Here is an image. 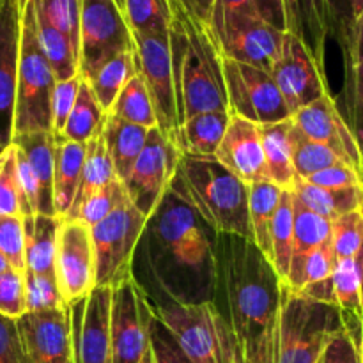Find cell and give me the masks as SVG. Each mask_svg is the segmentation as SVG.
I'll return each instance as SVG.
<instances>
[{
    "mask_svg": "<svg viewBox=\"0 0 363 363\" xmlns=\"http://www.w3.org/2000/svg\"><path fill=\"white\" fill-rule=\"evenodd\" d=\"M21 45V2L4 0L0 6V149L13 144L18 67Z\"/></svg>",
    "mask_w": 363,
    "mask_h": 363,
    "instance_id": "d6986e66",
    "label": "cell"
},
{
    "mask_svg": "<svg viewBox=\"0 0 363 363\" xmlns=\"http://www.w3.org/2000/svg\"><path fill=\"white\" fill-rule=\"evenodd\" d=\"M149 133H151V130H147V128L128 123V121L121 119L113 113H108V117H106L103 137H105L106 149H108V155L112 158L117 177L123 183L128 179L135 162L147 145Z\"/></svg>",
    "mask_w": 363,
    "mask_h": 363,
    "instance_id": "83f0119b",
    "label": "cell"
},
{
    "mask_svg": "<svg viewBox=\"0 0 363 363\" xmlns=\"http://www.w3.org/2000/svg\"><path fill=\"white\" fill-rule=\"evenodd\" d=\"M181 7L201 25L211 30L213 11H215V0H176ZM213 32V30H211Z\"/></svg>",
    "mask_w": 363,
    "mask_h": 363,
    "instance_id": "6f0895ef",
    "label": "cell"
},
{
    "mask_svg": "<svg viewBox=\"0 0 363 363\" xmlns=\"http://www.w3.org/2000/svg\"><path fill=\"white\" fill-rule=\"evenodd\" d=\"M128 199L126 188H124L123 181H113L108 186H105L103 190L96 191L92 197H89L84 204L80 206L77 213L69 218L73 220H82L84 223H87L89 227L98 225L99 222L108 218L113 211H116L119 206H123V202Z\"/></svg>",
    "mask_w": 363,
    "mask_h": 363,
    "instance_id": "b9f144b4",
    "label": "cell"
},
{
    "mask_svg": "<svg viewBox=\"0 0 363 363\" xmlns=\"http://www.w3.org/2000/svg\"><path fill=\"white\" fill-rule=\"evenodd\" d=\"M0 314L14 321L27 314L25 273L20 269L11 268L0 273Z\"/></svg>",
    "mask_w": 363,
    "mask_h": 363,
    "instance_id": "bcb514c9",
    "label": "cell"
},
{
    "mask_svg": "<svg viewBox=\"0 0 363 363\" xmlns=\"http://www.w3.org/2000/svg\"><path fill=\"white\" fill-rule=\"evenodd\" d=\"M269 73L279 85L293 116L323 96L330 94L323 69L307 46L291 32H286L284 35L282 52Z\"/></svg>",
    "mask_w": 363,
    "mask_h": 363,
    "instance_id": "9a60e30c",
    "label": "cell"
},
{
    "mask_svg": "<svg viewBox=\"0 0 363 363\" xmlns=\"http://www.w3.org/2000/svg\"><path fill=\"white\" fill-rule=\"evenodd\" d=\"M152 273L170 300L208 303L216 296V233L169 190L147 222Z\"/></svg>",
    "mask_w": 363,
    "mask_h": 363,
    "instance_id": "7a4b0ae2",
    "label": "cell"
},
{
    "mask_svg": "<svg viewBox=\"0 0 363 363\" xmlns=\"http://www.w3.org/2000/svg\"><path fill=\"white\" fill-rule=\"evenodd\" d=\"M294 255V199L293 191H284L272 225V261L280 280H286Z\"/></svg>",
    "mask_w": 363,
    "mask_h": 363,
    "instance_id": "d590c367",
    "label": "cell"
},
{
    "mask_svg": "<svg viewBox=\"0 0 363 363\" xmlns=\"http://www.w3.org/2000/svg\"><path fill=\"white\" fill-rule=\"evenodd\" d=\"M0 254L14 269L25 273V225L23 216L0 215Z\"/></svg>",
    "mask_w": 363,
    "mask_h": 363,
    "instance_id": "7dc6e473",
    "label": "cell"
},
{
    "mask_svg": "<svg viewBox=\"0 0 363 363\" xmlns=\"http://www.w3.org/2000/svg\"><path fill=\"white\" fill-rule=\"evenodd\" d=\"M2 2H4V0H0V6H2Z\"/></svg>",
    "mask_w": 363,
    "mask_h": 363,
    "instance_id": "03108f58",
    "label": "cell"
},
{
    "mask_svg": "<svg viewBox=\"0 0 363 363\" xmlns=\"http://www.w3.org/2000/svg\"><path fill=\"white\" fill-rule=\"evenodd\" d=\"M151 301L152 315L172 333L191 363H243L233 326L215 301L181 303Z\"/></svg>",
    "mask_w": 363,
    "mask_h": 363,
    "instance_id": "5b68a950",
    "label": "cell"
},
{
    "mask_svg": "<svg viewBox=\"0 0 363 363\" xmlns=\"http://www.w3.org/2000/svg\"><path fill=\"white\" fill-rule=\"evenodd\" d=\"M351 7V20H357L363 11V0H350Z\"/></svg>",
    "mask_w": 363,
    "mask_h": 363,
    "instance_id": "91938a15",
    "label": "cell"
},
{
    "mask_svg": "<svg viewBox=\"0 0 363 363\" xmlns=\"http://www.w3.org/2000/svg\"><path fill=\"white\" fill-rule=\"evenodd\" d=\"M215 158L248 186L268 181L261 124L254 121L238 116L230 117L229 128Z\"/></svg>",
    "mask_w": 363,
    "mask_h": 363,
    "instance_id": "44dd1931",
    "label": "cell"
},
{
    "mask_svg": "<svg viewBox=\"0 0 363 363\" xmlns=\"http://www.w3.org/2000/svg\"><path fill=\"white\" fill-rule=\"evenodd\" d=\"M284 35L286 32L272 27L259 16L234 18L215 30L222 57L266 71H272L280 57Z\"/></svg>",
    "mask_w": 363,
    "mask_h": 363,
    "instance_id": "2e32d148",
    "label": "cell"
},
{
    "mask_svg": "<svg viewBox=\"0 0 363 363\" xmlns=\"http://www.w3.org/2000/svg\"><path fill=\"white\" fill-rule=\"evenodd\" d=\"M183 152L158 128L151 130L149 140L142 155L135 162L124 188L135 208L147 216L155 215L158 206L169 194L176 177Z\"/></svg>",
    "mask_w": 363,
    "mask_h": 363,
    "instance_id": "7c38bea8",
    "label": "cell"
},
{
    "mask_svg": "<svg viewBox=\"0 0 363 363\" xmlns=\"http://www.w3.org/2000/svg\"><path fill=\"white\" fill-rule=\"evenodd\" d=\"M284 191L269 181L250 184L248 190L252 241L268 259L272 257V225Z\"/></svg>",
    "mask_w": 363,
    "mask_h": 363,
    "instance_id": "4dcf8cb0",
    "label": "cell"
},
{
    "mask_svg": "<svg viewBox=\"0 0 363 363\" xmlns=\"http://www.w3.org/2000/svg\"><path fill=\"white\" fill-rule=\"evenodd\" d=\"M0 152H2V149H0Z\"/></svg>",
    "mask_w": 363,
    "mask_h": 363,
    "instance_id": "003e7915",
    "label": "cell"
},
{
    "mask_svg": "<svg viewBox=\"0 0 363 363\" xmlns=\"http://www.w3.org/2000/svg\"><path fill=\"white\" fill-rule=\"evenodd\" d=\"M362 363H363V335H362Z\"/></svg>",
    "mask_w": 363,
    "mask_h": 363,
    "instance_id": "e7e4bbea",
    "label": "cell"
},
{
    "mask_svg": "<svg viewBox=\"0 0 363 363\" xmlns=\"http://www.w3.org/2000/svg\"><path fill=\"white\" fill-rule=\"evenodd\" d=\"M170 45L181 124L199 113L229 110L218 41L209 28L188 16L176 0H170Z\"/></svg>",
    "mask_w": 363,
    "mask_h": 363,
    "instance_id": "3957f363",
    "label": "cell"
},
{
    "mask_svg": "<svg viewBox=\"0 0 363 363\" xmlns=\"http://www.w3.org/2000/svg\"><path fill=\"white\" fill-rule=\"evenodd\" d=\"M25 296H27V312H45L69 307L60 293L55 275L25 272Z\"/></svg>",
    "mask_w": 363,
    "mask_h": 363,
    "instance_id": "ee69618b",
    "label": "cell"
},
{
    "mask_svg": "<svg viewBox=\"0 0 363 363\" xmlns=\"http://www.w3.org/2000/svg\"><path fill=\"white\" fill-rule=\"evenodd\" d=\"M363 60V11L357 20H353L351 30V64Z\"/></svg>",
    "mask_w": 363,
    "mask_h": 363,
    "instance_id": "680465c9",
    "label": "cell"
},
{
    "mask_svg": "<svg viewBox=\"0 0 363 363\" xmlns=\"http://www.w3.org/2000/svg\"><path fill=\"white\" fill-rule=\"evenodd\" d=\"M291 145H293V163L294 170H296L298 179H307V177L314 176V174L321 172V170L330 169V167L342 165V160L337 156L333 149L328 145L315 142L308 138L300 128L294 124L291 126ZM347 165V163H346Z\"/></svg>",
    "mask_w": 363,
    "mask_h": 363,
    "instance_id": "74e56055",
    "label": "cell"
},
{
    "mask_svg": "<svg viewBox=\"0 0 363 363\" xmlns=\"http://www.w3.org/2000/svg\"><path fill=\"white\" fill-rule=\"evenodd\" d=\"M16 323L27 363H77L71 307L27 312Z\"/></svg>",
    "mask_w": 363,
    "mask_h": 363,
    "instance_id": "e0dca14e",
    "label": "cell"
},
{
    "mask_svg": "<svg viewBox=\"0 0 363 363\" xmlns=\"http://www.w3.org/2000/svg\"><path fill=\"white\" fill-rule=\"evenodd\" d=\"M362 335H354L347 328L333 335L321 363H362Z\"/></svg>",
    "mask_w": 363,
    "mask_h": 363,
    "instance_id": "f907efd6",
    "label": "cell"
},
{
    "mask_svg": "<svg viewBox=\"0 0 363 363\" xmlns=\"http://www.w3.org/2000/svg\"><path fill=\"white\" fill-rule=\"evenodd\" d=\"M137 73V55H135V52H126L110 59L92 77L87 78L96 99H98L105 112L110 113L113 103L119 98L121 91L126 87L128 82Z\"/></svg>",
    "mask_w": 363,
    "mask_h": 363,
    "instance_id": "836d02e7",
    "label": "cell"
},
{
    "mask_svg": "<svg viewBox=\"0 0 363 363\" xmlns=\"http://www.w3.org/2000/svg\"><path fill=\"white\" fill-rule=\"evenodd\" d=\"M303 181H307L308 184H314V186L326 188V190H342V188L363 186V174L358 172L353 167L342 163V165L321 170V172L314 174V176L307 177Z\"/></svg>",
    "mask_w": 363,
    "mask_h": 363,
    "instance_id": "816d5d0a",
    "label": "cell"
},
{
    "mask_svg": "<svg viewBox=\"0 0 363 363\" xmlns=\"http://www.w3.org/2000/svg\"><path fill=\"white\" fill-rule=\"evenodd\" d=\"M151 354L152 363H191L172 333L155 315L151 323Z\"/></svg>",
    "mask_w": 363,
    "mask_h": 363,
    "instance_id": "681fc988",
    "label": "cell"
},
{
    "mask_svg": "<svg viewBox=\"0 0 363 363\" xmlns=\"http://www.w3.org/2000/svg\"><path fill=\"white\" fill-rule=\"evenodd\" d=\"M259 18L279 30L287 32L286 0H252Z\"/></svg>",
    "mask_w": 363,
    "mask_h": 363,
    "instance_id": "11a10c76",
    "label": "cell"
},
{
    "mask_svg": "<svg viewBox=\"0 0 363 363\" xmlns=\"http://www.w3.org/2000/svg\"><path fill=\"white\" fill-rule=\"evenodd\" d=\"M286 14L287 32L307 46L323 69L326 39L333 28L332 0H286Z\"/></svg>",
    "mask_w": 363,
    "mask_h": 363,
    "instance_id": "603a6c76",
    "label": "cell"
},
{
    "mask_svg": "<svg viewBox=\"0 0 363 363\" xmlns=\"http://www.w3.org/2000/svg\"><path fill=\"white\" fill-rule=\"evenodd\" d=\"M35 11V30H38L39 45L55 73L57 82L69 80L80 74V57L77 50L71 45L69 39L62 34L57 27H53L45 14L39 11L38 4L34 0Z\"/></svg>",
    "mask_w": 363,
    "mask_h": 363,
    "instance_id": "1f68e13d",
    "label": "cell"
},
{
    "mask_svg": "<svg viewBox=\"0 0 363 363\" xmlns=\"http://www.w3.org/2000/svg\"><path fill=\"white\" fill-rule=\"evenodd\" d=\"M135 52L133 30L113 0H82L80 74L87 80L105 62Z\"/></svg>",
    "mask_w": 363,
    "mask_h": 363,
    "instance_id": "30bf717a",
    "label": "cell"
},
{
    "mask_svg": "<svg viewBox=\"0 0 363 363\" xmlns=\"http://www.w3.org/2000/svg\"><path fill=\"white\" fill-rule=\"evenodd\" d=\"M332 250L335 261L354 259L363 250V209L340 216L333 222Z\"/></svg>",
    "mask_w": 363,
    "mask_h": 363,
    "instance_id": "f6af8a7d",
    "label": "cell"
},
{
    "mask_svg": "<svg viewBox=\"0 0 363 363\" xmlns=\"http://www.w3.org/2000/svg\"><path fill=\"white\" fill-rule=\"evenodd\" d=\"M353 69V105H354V126L353 131L357 135L360 147L363 151V60L351 64Z\"/></svg>",
    "mask_w": 363,
    "mask_h": 363,
    "instance_id": "9f6ffc18",
    "label": "cell"
},
{
    "mask_svg": "<svg viewBox=\"0 0 363 363\" xmlns=\"http://www.w3.org/2000/svg\"><path fill=\"white\" fill-rule=\"evenodd\" d=\"M46 20L71 41L80 57L82 0H35Z\"/></svg>",
    "mask_w": 363,
    "mask_h": 363,
    "instance_id": "60d3db41",
    "label": "cell"
},
{
    "mask_svg": "<svg viewBox=\"0 0 363 363\" xmlns=\"http://www.w3.org/2000/svg\"><path fill=\"white\" fill-rule=\"evenodd\" d=\"M60 223L62 218L59 216H25V272L55 275Z\"/></svg>",
    "mask_w": 363,
    "mask_h": 363,
    "instance_id": "484cf974",
    "label": "cell"
},
{
    "mask_svg": "<svg viewBox=\"0 0 363 363\" xmlns=\"http://www.w3.org/2000/svg\"><path fill=\"white\" fill-rule=\"evenodd\" d=\"M0 363H27L18 323L2 314H0Z\"/></svg>",
    "mask_w": 363,
    "mask_h": 363,
    "instance_id": "f5cc1de1",
    "label": "cell"
},
{
    "mask_svg": "<svg viewBox=\"0 0 363 363\" xmlns=\"http://www.w3.org/2000/svg\"><path fill=\"white\" fill-rule=\"evenodd\" d=\"M293 194L301 204L332 222L339 220L340 216L363 209V186L326 190V188L314 186L307 181L298 179Z\"/></svg>",
    "mask_w": 363,
    "mask_h": 363,
    "instance_id": "f546056e",
    "label": "cell"
},
{
    "mask_svg": "<svg viewBox=\"0 0 363 363\" xmlns=\"http://www.w3.org/2000/svg\"><path fill=\"white\" fill-rule=\"evenodd\" d=\"M216 298L243 363H277L284 282L252 240L216 234Z\"/></svg>",
    "mask_w": 363,
    "mask_h": 363,
    "instance_id": "6da1fadb",
    "label": "cell"
},
{
    "mask_svg": "<svg viewBox=\"0 0 363 363\" xmlns=\"http://www.w3.org/2000/svg\"><path fill=\"white\" fill-rule=\"evenodd\" d=\"M335 262L332 245H325L305 254H294L284 286L294 296L335 305L332 284Z\"/></svg>",
    "mask_w": 363,
    "mask_h": 363,
    "instance_id": "7402d4cb",
    "label": "cell"
},
{
    "mask_svg": "<svg viewBox=\"0 0 363 363\" xmlns=\"http://www.w3.org/2000/svg\"><path fill=\"white\" fill-rule=\"evenodd\" d=\"M223 82L233 116L257 124L293 119V112L269 71L223 57Z\"/></svg>",
    "mask_w": 363,
    "mask_h": 363,
    "instance_id": "8fae6325",
    "label": "cell"
},
{
    "mask_svg": "<svg viewBox=\"0 0 363 363\" xmlns=\"http://www.w3.org/2000/svg\"><path fill=\"white\" fill-rule=\"evenodd\" d=\"M110 113L121 117L137 126L155 130L158 128V117H156L155 105H152L151 94L142 78L140 71L126 84V87L121 91L119 98L113 103Z\"/></svg>",
    "mask_w": 363,
    "mask_h": 363,
    "instance_id": "8d00e7d4",
    "label": "cell"
},
{
    "mask_svg": "<svg viewBox=\"0 0 363 363\" xmlns=\"http://www.w3.org/2000/svg\"><path fill=\"white\" fill-rule=\"evenodd\" d=\"M152 311L149 294L135 277L113 287V363H140L151 351Z\"/></svg>",
    "mask_w": 363,
    "mask_h": 363,
    "instance_id": "4fadbf2b",
    "label": "cell"
},
{
    "mask_svg": "<svg viewBox=\"0 0 363 363\" xmlns=\"http://www.w3.org/2000/svg\"><path fill=\"white\" fill-rule=\"evenodd\" d=\"M84 77L69 78V80L57 82L55 89L52 94V133L55 137H60L66 128L67 119H69L71 112L77 103L78 92H80V85Z\"/></svg>",
    "mask_w": 363,
    "mask_h": 363,
    "instance_id": "c3c4849f",
    "label": "cell"
},
{
    "mask_svg": "<svg viewBox=\"0 0 363 363\" xmlns=\"http://www.w3.org/2000/svg\"><path fill=\"white\" fill-rule=\"evenodd\" d=\"M291 126H293V119L282 121V123L261 124L268 181L286 191H293L298 183L293 163V145H291L289 137Z\"/></svg>",
    "mask_w": 363,
    "mask_h": 363,
    "instance_id": "f1b7e54d",
    "label": "cell"
},
{
    "mask_svg": "<svg viewBox=\"0 0 363 363\" xmlns=\"http://www.w3.org/2000/svg\"><path fill=\"white\" fill-rule=\"evenodd\" d=\"M112 305V287L96 286L85 300L78 301L80 315L77 318L71 311L77 363H113Z\"/></svg>",
    "mask_w": 363,
    "mask_h": 363,
    "instance_id": "ac0fdd59",
    "label": "cell"
},
{
    "mask_svg": "<svg viewBox=\"0 0 363 363\" xmlns=\"http://www.w3.org/2000/svg\"><path fill=\"white\" fill-rule=\"evenodd\" d=\"M55 179H53V202L55 215L66 218L80 186L82 170H84L87 144L55 137Z\"/></svg>",
    "mask_w": 363,
    "mask_h": 363,
    "instance_id": "d4e9b609",
    "label": "cell"
},
{
    "mask_svg": "<svg viewBox=\"0 0 363 363\" xmlns=\"http://www.w3.org/2000/svg\"><path fill=\"white\" fill-rule=\"evenodd\" d=\"M147 222V216L142 215L128 197L108 218L91 227L96 286L113 289L133 277L135 252L144 238Z\"/></svg>",
    "mask_w": 363,
    "mask_h": 363,
    "instance_id": "ba28073f",
    "label": "cell"
},
{
    "mask_svg": "<svg viewBox=\"0 0 363 363\" xmlns=\"http://www.w3.org/2000/svg\"><path fill=\"white\" fill-rule=\"evenodd\" d=\"M346 330L337 305L294 296L284 286L277 363H321L333 335Z\"/></svg>",
    "mask_w": 363,
    "mask_h": 363,
    "instance_id": "52a82bcc",
    "label": "cell"
},
{
    "mask_svg": "<svg viewBox=\"0 0 363 363\" xmlns=\"http://www.w3.org/2000/svg\"><path fill=\"white\" fill-rule=\"evenodd\" d=\"M140 363H152V354H151V351H149V353H147V357H145L144 360H142Z\"/></svg>",
    "mask_w": 363,
    "mask_h": 363,
    "instance_id": "6125c7cd",
    "label": "cell"
},
{
    "mask_svg": "<svg viewBox=\"0 0 363 363\" xmlns=\"http://www.w3.org/2000/svg\"><path fill=\"white\" fill-rule=\"evenodd\" d=\"M11 268H13V266L9 264V261H7V259L0 254V273L7 272V269H11Z\"/></svg>",
    "mask_w": 363,
    "mask_h": 363,
    "instance_id": "94428289",
    "label": "cell"
},
{
    "mask_svg": "<svg viewBox=\"0 0 363 363\" xmlns=\"http://www.w3.org/2000/svg\"><path fill=\"white\" fill-rule=\"evenodd\" d=\"M21 2V45L18 67L14 137L52 131V94L57 78L39 45L34 0Z\"/></svg>",
    "mask_w": 363,
    "mask_h": 363,
    "instance_id": "8992f818",
    "label": "cell"
},
{
    "mask_svg": "<svg viewBox=\"0 0 363 363\" xmlns=\"http://www.w3.org/2000/svg\"><path fill=\"white\" fill-rule=\"evenodd\" d=\"M294 254L315 250L332 245L333 222L318 215L294 197Z\"/></svg>",
    "mask_w": 363,
    "mask_h": 363,
    "instance_id": "f35d334b",
    "label": "cell"
},
{
    "mask_svg": "<svg viewBox=\"0 0 363 363\" xmlns=\"http://www.w3.org/2000/svg\"><path fill=\"white\" fill-rule=\"evenodd\" d=\"M117 179L119 177H117L116 169H113L112 158H110L108 149H106L105 137L101 133L96 138H92L91 142H87V155H85L84 170H82L80 186H78V194L73 202V208H71L69 215L66 218L73 216L80 209V206L89 197H92L96 191L103 190V188L108 186L110 183Z\"/></svg>",
    "mask_w": 363,
    "mask_h": 363,
    "instance_id": "d6a6232c",
    "label": "cell"
},
{
    "mask_svg": "<svg viewBox=\"0 0 363 363\" xmlns=\"http://www.w3.org/2000/svg\"><path fill=\"white\" fill-rule=\"evenodd\" d=\"M233 113L229 110L206 112L184 121L177 135V147L183 155L215 158Z\"/></svg>",
    "mask_w": 363,
    "mask_h": 363,
    "instance_id": "4316f807",
    "label": "cell"
},
{
    "mask_svg": "<svg viewBox=\"0 0 363 363\" xmlns=\"http://www.w3.org/2000/svg\"><path fill=\"white\" fill-rule=\"evenodd\" d=\"M27 156L32 170L39 183V213L38 215H55L53 202V179H55V135L52 131H35V133L16 135L13 138Z\"/></svg>",
    "mask_w": 363,
    "mask_h": 363,
    "instance_id": "cb8c5ba5",
    "label": "cell"
},
{
    "mask_svg": "<svg viewBox=\"0 0 363 363\" xmlns=\"http://www.w3.org/2000/svg\"><path fill=\"white\" fill-rule=\"evenodd\" d=\"M113 2H116L117 6H119V9L124 13V0H113Z\"/></svg>",
    "mask_w": 363,
    "mask_h": 363,
    "instance_id": "be15d7a7",
    "label": "cell"
},
{
    "mask_svg": "<svg viewBox=\"0 0 363 363\" xmlns=\"http://www.w3.org/2000/svg\"><path fill=\"white\" fill-rule=\"evenodd\" d=\"M138 71L151 94L158 130L177 145L181 128L179 99L174 78L172 45L169 32H133Z\"/></svg>",
    "mask_w": 363,
    "mask_h": 363,
    "instance_id": "9c48e42d",
    "label": "cell"
},
{
    "mask_svg": "<svg viewBox=\"0 0 363 363\" xmlns=\"http://www.w3.org/2000/svg\"><path fill=\"white\" fill-rule=\"evenodd\" d=\"M170 190L190 204L216 234L252 240L248 186L216 158L183 155Z\"/></svg>",
    "mask_w": 363,
    "mask_h": 363,
    "instance_id": "277c9868",
    "label": "cell"
},
{
    "mask_svg": "<svg viewBox=\"0 0 363 363\" xmlns=\"http://www.w3.org/2000/svg\"><path fill=\"white\" fill-rule=\"evenodd\" d=\"M55 277L67 305L85 300L96 287V261L91 227L62 218L55 257Z\"/></svg>",
    "mask_w": 363,
    "mask_h": 363,
    "instance_id": "5bb4252c",
    "label": "cell"
},
{
    "mask_svg": "<svg viewBox=\"0 0 363 363\" xmlns=\"http://www.w3.org/2000/svg\"><path fill=\"white\" fill-rule=\"evenodd\" d=\"M243 16H259L252 0H215V11H213L211 23L213 35H215V30L220 25L234 20V18Z\"/></svg>",
    "mask_w": 363,
    "mask_h": 363,
    "instance_id": "db71d44e",
    "label": "cell"
},
{
    "mask_svg": "<svg viewBox=\"0 0 363 363\" xmlns=\"http://www.w3.org/2000/svg\"><path fill=\"white\" fill-rule=\"evenodd\" d=\"M106 117H108V112L103 110V106L99 105L94 92H92L91 85L84 78L80 85V92H78L77 103H74V108L71 112L66 128H64L60 137L78 142V144H87L92 138L103 133Z\"/></svg>",
    "mask_w": 363,
    "mask_h": 363,
    "instance_id": "e575fe53",
    "label": "cell"
},
{
    "mask_svg": "<svg viewBox=\"0 0 363 363\" xmlns=\"http://www.w3.org/2000/svg\"><path fill=\"white\" fill-rule=\"evenodd\" d=\"M294 124L308 138L328 145L344 163L363 174V151L353 128L346 123L330 94L293 116Z\"/></svg>",
    "mask_w": 363,
    "mask_h": 363,
    "instance_id": "ffe728a7",
    "label": "cell"
},
{
    "mask_svg": "<svg viewBox=\"0 0 363 363\" xmlns=\"http://www.w3.org/2000/svg\"><path fill=\"white\" fill-rule=\"evenodd\" d=\"M124 16L133 32H169L172 6L170 0H124Z\"/></svg>",
    "mask_w": 363,
    "mask_h": 363,
    "instance_id": "ab89813d",
    "label": "cell"
},
{
    "mask_svg": "<svg viewBox=\"0 0 363 363\" xmlns=\"http://www.w3.org/2000/svg\"><path fill=\"white\" fill-rule=\"evenodd\" d=\"M0 215L23 216V199L18 183L16 145L0 152Z\"/></svg>",
    "mask_w": 363,
    "mask_h": 363,
    "instance_id": "7bdbcfd3",
    "label": "cell"
}]
</instances>
